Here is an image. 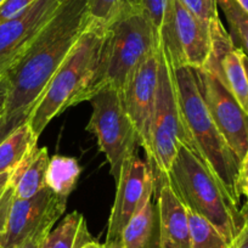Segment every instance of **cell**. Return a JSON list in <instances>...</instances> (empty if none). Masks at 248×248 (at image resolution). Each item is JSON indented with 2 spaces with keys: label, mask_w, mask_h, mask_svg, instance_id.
Returning <instances> with one entry per match:
<instances>
[{
  "label": "cell",
  "mask_w": 248,
  "mask_h": 248,
  "mask_svg": "<svg viewBox=\"0 0 248 248\" xmlns=\"http://www.w3.org/2000/svg\"><path fill=\"white\" fill-rule=\"evenodd\" d=\"M88 0H61L30 44L1 72L10 84L6 113L33 109L90 21Z\"/></svg>",
  "instance_id": "cell-1"
},
{
  "label": "cell",
  "mask_w": 248,
  "mask_h": 248,
  "mask_svg": "<svg viewBox=\"0 0 248 248\" xmlns=\"http://www.w3.org/2000/svg\"><path fill=\"white\" fill-rule=\"evenodd\" d=\"M179 102L194 152L237 206L241 202L242 163L228 144L209 114L191 67L174 68Z\"/></svg>",
  "instance_id": "cell-2"
},
{
  "label": "cell",
  "mask_w": 248,
  "mask_h": 248,
  "mask_svg": "<svg viewBox=\"0 0 248 248\" xmlns=\"http://www.w3.org/2000/svg\"><path fill=\"white\" fill-rule=\"evenodd\" d=\"M166 176L186 208L209 221L231 246L245 225V213L201 158L183 146Z\"/></svg>",
  "instance_id": "cell-3"
},
{
  "label": "cell",
  "mask_w": 248,
  "mask_h": 248,
  "mask_svg": "<svg viewBox=\"0 0 248 248\" xmlns=\"http://www.w3.org/2000/svg\"><path fill=\"white\" fill-rule=\"evenodd\" d=\"M158 45V35L141 6L129 5L119 10L105 23L96 72L83 101L104 87L121 90L135 66Z\"/></svg>",
  "instance_id": "cell-4"
},
{
  "label": "cell",
  "mask_w": 248,
  "mask_h": 248,
  "mask_svg": "<svg viewBox=\"0 0 248 248\" xmlns=\"http://www.w3.org/2000/svg\"><path fill=\"white\" fill-rule=\"evenodd\" d=\"M104 34L105 23L90 18L28 116L27 123L37 138L55 117L83 102V95L96 72Z\"/></svg>",
  "instance_id": "cell-5"
},
{
  "label": "cell",
  "mask_w": 248,
  "mask_h": 248,
  "mask_svg": "<svg viewBox=\"0 0 248 248\" xmlns=\"http://www.w3.org/2000/svg\"><path fill=\"white\" fill-rule=\"evenodd\" d=\"M183 146L194 151L179 102L173 66L159 42L158 80L151 128V152L147 157L155 184L167 175Z\"/></svg>",
  "instance_id": "cell-6"
},
{
  "label": "cell",
  "mask_w": 248,
  "mask_h": 248,
  "mask_svg": "<svg viewBox=\"0 0 248 248\" xmlns=\"http://www.w3.org/2000/svg\"><path fill=\"white\" fill-rule=\"evenodd\" d=\"M88 101L93 112L87 132L96 137L100 151L106 156L111 175L117 181L124 162L137 155L139 135L125 111L119 89L104 87Z\"/></svg>",
  "instance_id": "cell-7"
},
{
  "label": "cell",
  "mask_w": 248,
  "mask_h": 248,
  "mask_svg": "<svg viewBox=\"0 0 248 248\" xmlns=\"http://www.w3.org/2000/svg\"><path fill=\"white\" fill-rule=\"evenodd\" d=\"M159 42L174 68H201L212 51L211 27L180 0H167Z\"/></svg>",
  "instance_id": "cell-8"
},
{
  "label": "cell",
  "mask_w": 248,
  "mask_h": 248,
  "mask_svg": "<svg viewBox=\"0 0 248 248\" xmlns=\"http://www.w3.org/2000/svg\"><path fill=\"white\" fill-rule=\"evenodd\" d=\"M156 194L149 163L134 155L124 162L117 180V192L108 219L106 248H121V236L130 219Z\"/></svg>",
  "instance_id": "cell-9"
},
{
  "label": "cell",
  "mask_w": 248,
  "mask_h": 248,
  "mask_svg": "<svg viewBox=\"0 0 248 248\" xmlns=\"http://www.w3.org/2000/svg\"><path fill=\"white\" fill-rule=\"evenodd\" d=\"M192 71L212 119L242 163L248 151V114L213 72Z\"/></svg>",
  "instance_id": "cell-10"
},
{
  "label": "cell",
  "mask_w": 248,
  "mask_h": 248,
  "mask_svg": "<svg viewBox=\"0 0 248 248\" xmlns=\"http://www.w3.org/2000/svg\"><path fill=\"white\" fill-rule=\"evenodd\" d=\"M158 80V46L134 67L121 89L122 100L146 156L151 152V128Z\"/></svg>",
  "instance_id": "cell-11"
},
{
  "label": "cell",
  "mask_w": 248,
  "mask_h": 248,
  "mask_svg": "<svg viewBox=\"0 0 248 248\" xmlns=\"http://www.w3.org/2000/svg\"><path fill=\"white\" fill-rule=\"evenodd\" d=\"M67 199L56 195L47 186L28 199H14L0 245L3 248H17L38 231L52 230L65 213Z\"/></svg>",
  "instance_id": "cell-12"
},
{
  "label": "cell",
  "mask_w": 248,
  "mask_h": 248,
  "mask_svg": "<svg viewBox=\"0 0 248 248\" xmlns=\"http://www.w3.org/2000/svg\"><path fill=\"white\" fill-rule=\"evenodd\" d=\"M211 32L212 51L206 65L201 68L213 72L248 114V79L243 65L245 54L233 45L220 20L212 26Z\"/></svg>",
  "instance_id": "cell-13"
},
{
  "label": "cell",
  "mask_w": 248,
  "mask_h": 248,
  "mask_svg": "<svg viewBox=\"0 0 248 248\" xmlns=\"http://www.w3.org/2000/svg\"><path fill=\"white\" fill-rule=\"evenodd\" d=\"M61 0H37L14 17L0 23V72L16 59L50 20Z\"/></svg>",
  "instance_id": "cell-14"
},
{
  "label": "cell",
  "mask_w": 248,
  "mask_h": 248,
  "mask_svg": "<svg viewBox=\"0 0 248 248\" xmlns=\"http://www.w3.org/2000/svg\"><path fill=\"white\" fill-rule=\"evenodd\" d=\"M161 221L159 248H191L187 208L171 187L167 176L155 184Z\"/></svg>",
  "instance_id": "cell-15"
},
{
  "label": "cell",
  "mask_w": 248,
  "mask_h": 248,
  "mask_svg": "<svg viewBox=\"0 0 248 248\" xmlns=\"http://www.w3.org/2000/svg\"><path fill=\"white\" fill-rule=\"evenodd\" d=\"M46 147L34 146L27 156L11 171L10 185L15 199H28L46 187V171L49 167Z\"/></svg>",
  "instance_id": "cell-16"
},
{
  "label": "cell",
  "mask_w": 248,
  "mask_h": 248,
  "mask_svg": "<svg viewBox=\"0 0 248 248\" xmlns=\"http://www.w3.org/2000/svg\"><path fill=\"white\" fill-rule=\"evenodd\" d=\"M161 221L157 204L147 202L124 228L121 248H159Z\"/></svg>",
  "instance_id": "cell-17"
},
{
  "label": "cell",
  "mask_w": 248,
  "mask_h": 248,
  "mask_svg": "<svg viewBox=\"0 0 248 248\" xmlns=\"http://www.w3.org/2000/svg\"><path fill=\"white\" fill-rule=\"evenodd\" d=\"M93 240L85 218L75 211L47 233L40 248H82Z\"/></svg>",
  "instance_id": "cell-18"
},
{
  "label": "cell",
  "mask_w": 248,
  "mask_h": 248,
  "mask_svg": "<svg viewBox=\"0 0 248 248\" xmlns=\"http://www.w3.org/2000/svg\"><path fill=\"white\" fill-rule=\"evenodd\" d=\"M38 138L27 121L0 142V174L11 173L28 152L37 146Z\"/></svg>",
  "instance_id": "cell-19"
},
{
  "label": "cell",
  "mask_w": 248,
  "mask_h": 248,
  "mask_svg": "<svg viewBox=\"0 0 248 248\" xmlns=\"http://www.w3.org/2000/svg\"><path fill=\"white\" fill-rule=\"evenodd\" d=\"M80 175L78 161L72 157L54 156L46 171V186L56 195L67 199L77 185Z\"/></svg>",
  "instance_id": "cell-20"
},
{
  "label": "cell",
  "mask_w": 248,
  "mask_h": 248,
  "mask_svg": "<svg viewBox=\"0 0 248 248\" xmlns=\"http://www.w3.org/2000/svg\"><path fill=\"white\" fill-rule=\"evenodd\" d=\"M218 8L221 9L229 28L233 45L248 57V14L236 0H217Z\"/></svg>",
  "instance_id": "cell-21"
},
{
  "label": "cell",
  "mask_w": 248,
  "mask_h": 248,
  "mask_svg": "<svg viewBox=\"0 0 248 248\" xmlns=\"http://www.w3.org/2000/svg\"><path fill=\"white\" fill-rule=\"evenodd\" d=\"M191 248H230L225 238L209 221L187 209Z\"/></svg>",
  "instance_id": "cell-22"
},
{
  "label": "cell",
  "mask_w": 248,
  "mask_h": 248,
  "mask_svg": "<svg viewBox=\"0 0 248 248\" xmlns=\"http://www.w3.org/2000/svg\"><path fill=\"white\" fill-rule=\"evenodd\" d=\"M140 5V0H88L90 17L106 23L125 6Z\"/></svg>",
  "instance_id": "cell-23"
},
{
  "label": "cell",
  "mask_w": 248,
  "mask_h": 248,
  "mask_svg": "<svg viewBox=\"0 0 248 248\" xmlns=\"http://www.w3.org/2000/svg\"><path fill=\"white\" fill-rule=\"evenodd\" d=\"M180 1L208 27L212 28L217 21L220 20L217 0H180Z\"/></svg>",
  "instance_id": "cell-24"
},
{
  "label": "cell",
  "mask_w": 248,
  "mask_h": 248,
  "mask_svg": "<svg viewBox=\"0 0 248 248\" xmlns=\"http://www.w3.org/2000/svg\"><path fill=\"white\" fill-rule=\"evenodd\" d=\"M140 6L151 21L157 35L161 34L162 22H163L164 11H166L167 0H140Z\"/></svg>",
  "instance_id": "cell-25"
},
{
  "label": "cell",
  "mask_w": 248,
  "mask_h": 248,
  "mask_svg": "<svg viewBox=\"0 0 248 248\" xmlns=\"http://www.w3.org/2000/svg\"><path fill=\"white\" fill-rule=\"evenodd\" d=\"M32 109H22L15 112L13 114H5L3 118H0V142L3 141L8 135H10L18 125L25 123L28 119Z\"/></svg>",
  "instance_id": "cell-26"
},
{
  "label": "cell",
  "mask_w": 248,
  "mask_h": 248,
  "mask_svg": "<svg viewBox=\"0 0 248 248\" xmlns=\"http://www.w3.org/2000/svg\"><path fill=\"white\" fill-rule=\"evenodd\" d=\"M37 0H5L0 5V23L14 17Z\"/></svg>",
  "instance_id": "cell-27"
},
{
  "label": "cell",
  "mask_w": 248,
  "mask_h": 248,
  "mask_svg": "<svg viewBox=\"0 0 248 248\" xmlns=\"http://www.w3.org/2000/svg\"><path fill=\"white\" fill-rule=\"evenodd\" d=\"M15 195H14L13 186L9 184L8 187L0 195V235H4L8 225L9 214H10L11 204H13Z\"/></svg>",
  "instance_id": "cell-28"
},
{
  "label": "cell",
  "mask_w": 248,
  "mask_h": 248,
  "mask_svg": "<svg viewBox=\"0 0 248 248\" xmlns=\"http://www.w3.org/2000/svg\"><path fill=\"white\" fill-rule=\"evenodd\" d=\"M242 209L246 217V223L237 237L231 243L230 248H248V204L246 203Z\"/></svg>",
  "instance_id": "cell-29"
},
{
  "label": "cell",
  "mask_w": 248,
  "mask_h": 248,
  "mask_svg": "<svg viewBox=\"0 0 248 248\" xmlns=\"http://www.w3.org/2000/svg\"><path fill=\"white\" fill-rule=\"evenodd\" d=\"M9 94H10V84L3 75H0V118H3L6 113Z\"/></svg>",
  "instance_id": "cell-30"
},
{
  "label": "cell",
  "mask_w": 248,
  "mask_h": 248,
  "mask_svg": "<svg viewBox=\"0 0 248 248\" xmlns=\"http://www.w3.org/2000/svg\"><path fill=\"white\" fill-rule=\"evenodd\" d=\"M51 230H40L38 232H35L34 235H32L31 237H28L27 240L23 243H21L17 248H40L43 241L45 240V237L47 236V233Z\"/></svg>",
  "instance_id": "cell-31"
},
{
  "label": "cell",
  "mask_w": 248,
  "mask_h": 248,
  "mask_svg": "<svg viewBox=\"0 0 248 248\" xmlns=\"http://www.w3.org/2000/svg\"><path fill=\"white\" fill-rule=\"evenodd\" d=\"M10 175H11V173L0 174V195L3 194L4 190L8 187L9 183H10Z\"/></svg>",
  "instance_id": "cell-32"
},
{
  "label": "cell",
  "mask_w": 248,
  "mask_h": 248,
  "mask_svg": "<svg viewBox=\"0 0 248 248\" xmlns=\"http://www.w3.org/2000/svg\"><path fill=\"white\" fill-rule=\"evenodd\" d=\"M241 179H247L248 180V151L245 159L242 162V170H241Z\"/></svg>",
  "instance_id": "cell-33"
},
{
  "label": "cell",
  "mask_w": 248,
  "mask_h": 248,
  "mask_svg": "<svg viewBox=\"0 0 248 248\" xmlns=\"http://www.w3.org/2000/svg\"><path fill=\"white\" fill-rule=\"evenodd\" d=\"M82 248H106V246H105L104 243H99L97 241L93 240L90 241V242L85 243Z\"/></svg>",
  "instance_id": "cell-34"
},
{
  "label": "cell",
  "mask_w": 248,
  "mask_h": 248,
  "mask_svg": "<svg viewBox=\"0 0 248 248\" xmlns=\"http://www.w3.org/2000/svg\"><path fill=\"white\" fill-rule=\"evenodd\" d=\"M236 1H237V3L240 4L241 8L248 14V0H236Z\"/></svg>",
  "instance_id": "cell-35"
},
{
  "label": "cell",
  "mask_w": 248,
  "mask_h": 248,
  "mask_svg": "<svg viewBox=\"0 0 248 248\" xmlns=\"http://www.w3.org/2000/svg\"><path fill=\"white\" fill-rule=\"evenodd\" d=\"M243 65H245L246 75H247V79H248V57H246L245 55H243Z\"/></svg>",
  "instance_id": "cell-36"
},
{
  "label": "cell",
  "mask_w": 248,
  "mask_h": 248,
  "mask_svg": "<svg viewBox=\"0 0 248 248\" xmlns=\"http://www.w3.org/2000/svg\"><path fill=\"white\" fill-rule=\"evenodd\" d=\"M4 1H5V0H0V5H1V4H3Z\"/></svg>",
  "instance_id": "cell-37"
},
{
  "label": "cell",
  "mask_w": 248,
  "mask_h": 248,
  "mask_svg": "<svg viewBox=\"0 0 248 248\" xmlns=\"http://www.w3.org/2000/svg\"><path fill=\"white\" fill-rule=\"evenodd\" d=\"M1 237H3V235H0V241H1Z\"/></svg>",
  "instance_id": "cell-38"
},
{
  "label": "cell",
  "mask_w": 248,
  "mask_h": 248,
  "mask_svg": "<svg viewBox=\"0 0 248 248\" xmlns=\"http://www.w3.org/2000/svg\"><path fill=\"white\" fill-rule=\"evenodd\" d=\"M0 248H3V246H1V245H0Z\"/></svg>",
  "instance_id": "cell-39"
},
{
  "label": "cell",
  "mask_w": 248,
  "mask_h": 248,
  "mask_svg": "<svg viewBox=\"0 0 248 248\" xmlns=\"http://www.w3.org/2000/svg\"><path fill=\"white\" fill-rule=\"evenodd\" d=\"M0 75H1V72H0Z\"/></svg>",
  "instance_id": "cell-40"
}]
</instances>
